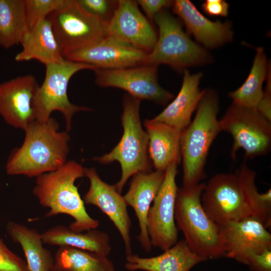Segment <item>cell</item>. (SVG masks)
I'll list each match as a JSON object with an SVG mask.
<instances>
[{
    "label": "cell",
    "instance_id": "obj_1",
    "mask_svg": "<svg viewBox=\"0 0 271 271\" xmlns=\"http://www.w3.org/2000/svg\"><path fill=\"white\" fill-rule=\"evenodd\" d=\"M256 172L243 163L234 173H220L205 184L201 203L209 217L219 226L253 218L266 229L271 225V191L260 193Z\"/></svg>",
    "mask_w": 271,
    "mask_h": 271
},
{
    "label": "cell",
    "instance_id": "obj_2",
    "mask_svg": "<svg viewBox=\"0 0 271 271\" xmlns=\"http://www.w3.org/2000/svg\"><path fill=\"white\" fill-rule=\"evenodd\" d=\"M54 118L35 120L24 130L22 145L12 154L6 166L9 175L38 177L64 165L69 152L68 131L59 130Z\"/></svg>",
    "mask_w": 271,
    "mask_h": 271
},
{
    "label": "cell",
    "instance_id": "obj_3",
    "mask_svg": "<svg viewBox=\"0 0 271 271\" xmlns=\"http://www.w3.org/2000/svg\"><path fill=\"white\" fill-rule=\"evenodd\" d=\"M84 169L74 161H67L58 169L37 177L33 190L40 205L49 209L46 217L67 214L74 219L68 227L77 232L96 229L99 225V220L87 212L75 184L85 177Z\"/></svg>",
    "mask_w": 271,
    "mask_h": 271
},
{
    "label": "cell",
    "instance_id": "obj_4",
    "mask_svg": "<svg viewBox=\"0 0 271 271\" xmlns=\"http://www.w3.org/2000/svg\"><path fill=\"white\" fill-rule=\"evenodd\" d=\"M205 184L178 188L175 202V220L189 248L206 259L224 255L225 238L220 226L203 209L201 195Z\"/></svg>",
    "mask_w": 271,
    "mask_h": 271
},
{
    "label": "cell",
    "instance_id": "obj_5",
    "mask_svg": "<svg viewBox=\"0 0 271 271\" xmlns=\"http://www.w3.org/2000/svg\"><path fill=\"white\" fill-rule=\"evenodd\" d=\"M216 91L204 90L193 120L183 131L180 152L183 162V187L200 183L206 177L205 167L210 148L221 131Z\"/></svg>",
    "mask_w": 271,
    "mask_h": 271
},
{
    "label": "cell",
    "instance_id": "obj_6",
    "mask_svg": "<svg viewBox=\"0 0 271 271\" xmlns=\"http://www.w3.org/2000/svg\"><path fill=\"white\" fill-rule=\"evenodd\" d=\"M141 101L128 94L124 95L121 117L122 137L109 153L93 159L102 164L114 161L120 164L121 176L113 185L119 193L131 176L139 172L152 171L153 164L148 152V136L143 128L140 118Z\"/></svg>",
    "mask_w": 271,
    "mask_h": 271
},
{
    "label": "cell",
    "instance_id": "obj_7",
    "mask_svg": "<svg viewBox=\"0 0 271 271\" xmlns=\"http://www.w3.org/2000/svg\"><path fill=\"white\" fill-rule=\"evenodd\" d=\"M159 30L158 39L145 64H166L177 71L203 65L211 59L208 51L194 42L184 31L181 23L166 9L154 19Z\"/></svg>",
    "mask_w": 271,
    "mask_h": 271
},
{
    "label": "cell",
    "instance_id": "obj_8",
    "mask_svg": "<svg viewBox=\"0 0 271 271\" xmlns=\"http://www.w3.org/2000/svg\"><path fill=\"white\" fill-rule=\"evenodd\" d=\"M45 67L44 81L39 86L33 101L35 120L47 121L53 111H58L65 118L66 131L68 132L71 129L72 119L75 113L91 110L86 106L73 104L69 101L67 94L69 80L79 71H93L96 68L87 64L65 59L61 62L51 63Z\"/></svg>",
    "mask_w": 271,
    "mask_h": 271
},
{
    "label": "cell",
    "instance_id": "obj_9",
    "mask_svg": "<svg viewBox=\"0 0 271 271\" xmlns=\"http://www.w3.org/2000/svg\"><path fill=\"white\" fill-rule=\"evenodd\" d=\"M221 131L233 138L230 156L234 160L242 149L246 159H252L267 154L271 148V121L256 108L232 104L219 120Z\"/></svg>",
    "mask_w": 271,
    "mask_h": 271
},
{
    "label": "cell",
    "instance_id": "obj_10",
    "mask_svg": "<svg viewBox=\"0 0 271 271\" xmlns=\"http://www.w3.org/2000/svg\"><path fill=\"white\" fill-rule=\"evenodd\" d=\"M47 18L51 24L63 56L107 35V23L85 10L77 0H70L65 7Z\"/></svg>",
    "mask_w": 271,
    "mask_h": 271
},
{
    "label": "cell",
    "instance_id": "obj_11",
    "mask_svg": "<svg viewBox=\"0 0 271 271\" xmlns=\"http://www.w3.org/2000/svg\"><path fill=\"white\" fill-rule=\"evenodd\" d=\"M158 66L144 64L115 69H96L95 83L102 87H115L140 100L166 105L174 95L163 88L158 79Z\"/></svg>",
    "mask_w": 271,
    "mask_h": 271
},
{
    "label": "cell",
    "instance_id": "obj_12",
    "mask_svg": "<svg viewBox=\"0 0 271 271\" xmlns=\"http://www.w3.org/2000/svg\"><path fill=\"white\" fill-rule=\"evenodd\" d=\"M179 164L174 162L166 169L164 180L147 217V229L151 244L163 251L175 245L178 239L175 207L178 188L176 178Z\"/></svg>",
    "mask_w": 271,
    "mask_h": 271
},
{
    "label": "cell",
    "instance_id": "obj_13",
    "mask_svg": "<svg viewBox=\"0 0 271 271\" xmlns=\"http://www.w3.org/2000/svg\"><path fill=\"white\" fill-rule=\"evenodd\" d=\"M148 54L142 50L107 35L63 57L68 60L92 65L96 69H115L144 64Z\"/></svg>",
    "mask_w": 271,
    "mask_h": 271
},
{
    "label": "cell",
    "instance_id": "obj_14",
    "mask_svg": "<svg viewBox=\"0 0 271 271\" xmlns=\"http://www.w3.org/2000/svg\"><path fill=\"white\" fill-rule=\"evenodd\" d=\"M107 35L150 53L158 39L150 21L140 10L137 1H117L116 10L107 23Z\"/></svg>",
    "mask_w": 271,
    "mask_h": 271
},
{
    "label": "cell",
    "instance_id": "obj_15",
    "mask_svg": "<svg viewBox=\"0 0 271 271\" xmlns=\"http://www.w3.org/2000/svg\"><path fill=\"white\" fill-rule=\"evenodd\" d=\"M84 174L90 183L89 189L83 198L84 203L97 206L109 218L122 239L126 255L132 254L131 222L123 196L113 185L104 182L94 168H85Z\"/></svg>",
    "mask_w": 271,
    "mask_h": 271
},
{
    "label": "cell",
    "instance_id": "obj_16",
    "mask_svg": "<svg viewBox=\"0 0 271 271\" xmlns=\"http://www.w3.org/2000/svg\"><path fill=\"white\" fill-rule=\"evenodd\" d=\"M39 86L31 74L0 84V115L7 123L25 130L35 120L33 101Z\"/></svg>",
    "mask_w": 271,
    "mask_h": 271
},
{
    "label": "cell",
    "instance_id": "obj_17",
    "mask_svg": "<svg viewBox=\"0 0 271 271\" xmlns=\"http://www.w3.org/2000/svg\"><path fill=\"white\" fill-rule=\"evenodd\" d=\"M220 226L225 238V257L247 264L251 255L271 249V234L256 219L248 218Z\"/></svg>",
    "mask_w": 271,
    "mask_h": 271
},
{
    "label": "cell",
    "instance_id": "obj_18",
    "mask_svg": "<svg viewBox=\"0 0 271 271\" xmlns=\"http://www.w3.org/2000/svg\"><path fill=\"white\" fill-rule=\"evenodd\" d=\"M165 172L156 170L135 174L128 190L123 196L127 206L132 207L136 214L140 227L137 238L147 252L151 250L152 246L147 229L148 214L164 180Z\"/></svg>",
    "mask_w": 271,
    "mask_h": 271
},
{
    "label": "cell",
    "instance_id": "obj_19",
    "mask_svg": "<svg viewBox=\"0 0 271 271\" xmlns=\"http://www.w3.org/2000/svg\"><path fill=\"white\" fill-rule=\"evenodd\" d=\"M171 7L184 23L187 32L204 47L215 48L232 40L233 33L229 22L209 20L189 0L174 1Z\"/></svg>",
    "mask_w": 271,
    "mask_h": 271
},
{
    "label": "cell",
    "instance_id": "obj_20",
    "mask_svg": "<svg viewBox=\"0 0 271 271\" xmlns=\"http://www.w3.org/2000/svg\"><path fill=\"white\" fill-rule=\"evenodd\" d=\"M183 73L182 85L177 96L160 113L151 119L182 131L191 123L192 115L204 92L199 87L202 73L191 74L186 69Z\"/></svg>",
    "mask_w": 271,
    "mask_h": 271
},
{
    "label": "cell",
    "instance_id": "obj_21",
    "mask_svg": "<svg viewBox=\"0 0 271 271\" xmlns=\"http://www.w3.org/2000/svg\"><path fill=\"white\" fill-rule=\"evenodd\" d=\"M148 152L156 170L165 171L174 162L180 163V140L183 131L165 123L147 119Z\"/></svg>",
    "mask_w": 271,
    "mask_h": 271
},
{
    "label": "cell",
    "instance_id": "obj_22",
    "mask_svg": "<svg viewBox=\"0 0 271 271\" xmlns=\"http://www.w3.org/2000/svg\"><path fill=\"white\" fill-rule=\"evenodd\" d=\"M158 256L142 257L126 255L125 268L130 271H189L197 263L207 259L194 253L182 239Z\"/></svg>",
    "mask_w": 271,
    "mask_h": 271
},
{
    "label": "cell",
    "instance_id": "obj_23",
    "mask_svg": "<svg viewBox=\"0 0 271 271\" xmlns=\"http://www.w3.org/2000/svg\"><path fill=\"white\" fill-rule=\"evenodd\" d=\"M21 44L22 49L15 57L17 62L36 60L46 65L65 60L47 18L29 31Z\"/></svg>",
    "mask_w": 271,
    "mask_h": 271
},
{
    "label": "cell",
    "instance_id": "obj_24",
    "mask_svg": "<svg viewBox=\"0 0 271 271\" xmlns=\"http://www.w3.org/2000/svg\"><path fill=\"white\" fill-rule=\"evenodd\" d=\"M7 233L21 246L24 252L28 271H54L55 262L51 251L44 246L41 234L24 224L9 221Z\"/></svg>",
    "mask_w": 271,
    "mask_h": 271
},
{
    "label": "cell",
    "instance_id": "obj_25",
    "mask_svg": "<svg viewBox=\"0 0 271 271\" xmlns=\"http://www.w3.org/2000/svg\"><path fill=\"white\" fill-rule=\"evenodd\" d=\"M41 236L45 244L75 247L105 256L111 250L108 234L96 229L77 232L59 225L48 229Z\"/></svg>",
    "mask_w": 271,
    "mask_h": 271
},
{
    "label": "cell",
    "instance_id": "obj_26",
    "mask_svg": "<svg viewBox=\"0 0 271 271\" xmlns=\"http://www.w3.org/2000/svg\"><path fill=\"white\" fill-rule=\"evenodd\" d=\"M29 31L25 0H0V47L21 44Z\"/></svg>",
    "mask_w": 271,
    "mask_h": 271
},
{
    "label": "cell",
    "instance_id": "obj_27",
    "mask_svg": "<svg viewBox=\"0 0 271 271\" xmlns=\"http://www.w3.org/2000/svg\"><path fill=\"white\" fill-rule=\"evenodd\" d=\"M268 67L263 49L260 47L256 48L252 67L245 82L228 94L232 100V104L256 108L263 94L262 85L266 78Z\"/></svg>",
    "mask_w": 271,
    "mask_h": 271
},
{
    "label": "cell",
    "instance_id": "obj_28",
    "mask_svg": "<svg viewBox=\"0 0 271 271\" xmlns=\"http://www.w3.org/2000/svg\"><path fill=\"white\" fill-rule=\"evenodd\" d=\"M54 259L62 271H115L107 256L70 246H59Z\"/></svg>",
    "mask_w": 271,
    "mask_h": 271
},
{
    "label": "cell",
    "instance_id": "obj_29",
    "mask_svg": "<svg viewBox=\"0 0 271 271\" xmlns=\"http://www.w3.org/2000/svg\"><path fill=\"white\" fill-rule=\"evenodd\" d=\"M70 0H25L26 20L29 31L50 14L62 9Z\"/></svg>",
    "mask_w": 271,
    "mask_h": 271
},
{
    "label": "cell",
    "instance_id": "obj_30",
    "mask_svg": "<svg viewBox=\"0 0 271 271\" xmlns=\"http://www.w3.org/2000/svg\"><path fill=\"white\" fill-rule=\"evenodd\" d=\"M85 10L108 23L112 18L117 7V1L111 0H77Z\"/></svg>",
    "mask_w": 271,
    "mask_h": 271
},
{
    "label": "cell",
    "instance_id": "obj_31",
    "mask_svg": "<svg viewBox=\"0 0 271 271\" xmlns=\"http://www.w3.org/2000/svg\"><path fill=\"white\" fill-rule=\"evenodd\" d=\"M0 271H28L26 261L12 251L1 237Z\"/></svg>",
    "mask_w": 271,
    "mask_h": 271
},
{
    "label": "cell",
    "instance_id": "obj_32",
    "mask_svg": "<svg viewBox=\"0 0 271 271\" xmlns=\"http://www.w3.org/2000/svg\"><path fill=\"white\" fill-rule=\"evenodd\" d=\"M137 2L150 21H153L161 11L171 7L173 2L169 0H138Z\"/></svg>",
    "mask_w": 271,
    "mask_h": 271
},
{
    "label": "cell",
    "instance_id": "obj_33",
    "mask_svg": "<svg viewBox=\"0 0 271 271\" xmlns=\"http://www.w3.org/2000/svg\"><path fill=\"white\" fill-rule=\"evenodd\" d=\"M247 264L254 271H271V249L251 255Z\"/></svg>",
    "mask_w": 271,
    "mask_h": 271
},
{
    "label": "cell",
    "instance_id": "obj_34",
    "mask_svg": "<svg viewBox=\"0 0 271 271\" xmlns=\"http://www.w3.org/2000/svg\"><path fill=\"white\" fill-rule=\"evenodd\" d=\"M269 67L266 75L267 83L262 97L256 109L265 118L271 121V81Z\"/></svg>",
    "mask_w": 271,
    "mask_h": 271
},
{
    "label": "cell",
    "instance_id": "obj_35",
    "mask_svg": "<svg viewBox=\"0 0 271 271\" xmlns=\"http://www.w3.org/2000/svg\"><path fill=\"white\" fill-rule=\"evenodd\" d=\"M229 7V4L223 0H207L202 5L204 12L211 16H227Z\"/></svg>",
    "mask_w": 271,
    "mask_h": 271
},
{
    "label": "cell",
    "instance_id": "obj_36",
    "mask_svg": "<svg viewBox=\"0 0 271 271\" xmlns=\"http://www.w3.org/2000/svg\"><path fill=\"white\" fill-rule=\"evenodd\" d=\"M54 271H62L60 269H59L58 268H57L56 265H55V270Z\"/></svg>",
    "mask_w": 271,
    "mask_h": 271
}]
</instances>
